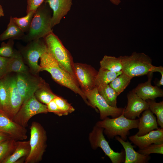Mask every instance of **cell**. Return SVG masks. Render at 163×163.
Wrapping results in <instances>:
<instances>
[{"label": "cell", "instance_id": "6da1fadb", "mask_svg": "<svg viewBox=\"0 0 163 163\" xmlns=\"http://www.w3.org/2000/svg\"><path fill=\"white\" fill-rule=\"evenodd\" d=\"M48 4L44 2L35 11L28 31L22 40L26 42L44 38L53 32L51 26L52 14Z\"/></svg>", "mask_w": 163, "mask_h": 163}, {"label": "cell", "instance_id": "7a4b0ae2", "mask_svg": "<svg viewBox=\"0 0 163 163\" xmlns=\"http://www.w3.org/2000/svg\"><path fill=\"white\" fill-rule=\"evenodd\" d=\"M139 119L129 120L126 118L123 113L119 117L110 118L108 117L97 122V126L104 128L103 133L109 139H113L120 136L123 140L126 141L127 136L130 134L129 130L138 128Z\"/></svg>", "mask_w": 163, "mask_h": 163}, {"label": "cell", "instance_id": "3957f363", "mask_svg": "<svg viewBox=\"0 0 163 163\" xmlns=\"http://www.w3.org/2000/svg\"><path fill=\"white\" fill-rule=\"evenodd\" d=\"M43 39L47 52L57 61L62 69L68 72L77 80L74 72V63L72 57L58 37L52 32Z\"/></svg>", "mask_w": 163, "mask_h": 163}, {"label": "cell", "instance_id": "277c9868", "mask_svg": "<svg viewBox=\"0 0 163 163\" xmlns=\"http://www.w3.org/2000/svg\"><path fill=\"white\" fill-rule=\"evenodd\" d=\"M119 57L122 64L123 72L132 78L147 75L153 66L151 59L143 53L134 52L130 56Z\"/></svg>", "mask_w": 163, "mask_h": 163}, {"label": "cell", "instance_id": "5b68a950", "mask_svg": "<svg viewBox=\"0 0 163 163\" xmlns=\"http://www.w3.org/2000/svg\"><path fill=\"white\" fill-rule=\"evenodd\" d=\"M30 151L25 159V163H37L40 161L47 146L46 132L39 123L34 121L30 128Z\"/></svg>", "mask_w": 163, "mask_h": 163}, {"label": "cell", "instance_id": "8992f818", "mask_svg": "<svg viewBox=\"0 0 163 163\" xmlns=\"http://www.w3.org/2000/svg\"><path fill=\"white\" fill-rule=\"evenodd\" d=\"M25 64L28 65L32 72L38 74L41 68L38 64V60L44 53L47 52V46L43 38L35 40L19 50Z\"/></svg>", "mask_w": 163, "mask_h": 163}, {"label": "cell", "instance_id": "52a82bcc", "mask_svg": "<svg viewBox=\"0 0 163 163\" xmlns=\"http://www.w3.org/2000/svg\"><path fill=\"white\" fill-rule=\"evenodd\" d=\"M104 128L95 125L89 135V141L91 148L96 150L100 147L112 163H124L125 160L124 150L116 152L110 147L103 135Z\"/></svg>", "mask_w": 163, "mask_h": 163}, {"label": "cell", "instance_id": "ba28073f", "mask_svg": "<svg viewBox=\"0 0 163 163\" xmlns=\"http://www.w3.org/2000/svg\"><path fill=\"white\" fill-rule=\"evenodd\" d=\"M48 112L46 105L38 101L34 94L23 103L12 120L26 128L28 126V122L32 117Z\"/></svg>", "mask_w": 163, "mask_h": 163}, {"label": "cell", "instance_id": "9c48e42d", "mask_svg": "<svg viewBox=\"0 0 163 163\" xmlns=\"http://www.w3.org/2000/svg\"><path fill=\"white\" fill-rule=\"evenodd\" d=\"M45 82L37 74L34 73L30 70L25 72L17 73L16 85L23 103L33 95L35 91Z\"/></svg>", "mask_w": 163, "mask_h": 163}, {"label": "cell", "instance_id": "30bf717a", "mask_svg": "<svg viewBox=\"0 0 163 163\" xmlns=\"http://www.w3.org/2000/svg\"><path fill=\"white\" fill-rule=\"evenodd\" d=\"M83 91L92 107L97 111L98 110L101 120L109 116L112 118H116L123 113L125 108L114 107L110 106L99 94L96 87L92 90Z\"/></svg>", "mask_w": 163, "mask_h": 163}, {"label": "cell", "instance_id": "8fae6325", "mask_svg": "<svg viewBox=\"0 0 163 163\" xmlns=\"http://www.w3.org/2000/svg\"><path fill=\"white\" fill-rule=\"evenodd\" d=\"M43 71L49 72L53 78L57 82L79 95L85 103L92 107L84 92L79 87L77 81L68 72L62 69L59 66L46 68Z\"/></svg>", "mask_w": 163, "mask_h": 163}, {"label": "cell", "instance_id": "7c38bea8", "mask_svg": "<svg viewBox=\"0 0 163 163\" xmlns=\"http://www.w3.org/2000/svg\"><path fill=\"white\" fill-rule=\"evenodd\" d=\"M76 80L83 91L92 90L96 87L95 81L98 72L91 66L78 62L74 63Z\"/></svg>", "mask_w": 163, "mask_h": 163}, {"label": "cell", "instance_id": "4fadbf2b", "mask_svg": "<svg viewBox=\"0 0 163 163\" xmlns=\"http://www.w3.org/2000/svg\"><path fill=\"white\" fill-rule=\"evenodd\" d=\"M127 104L123 112L124 116L129 120L139 118L140 114L144 110L149 109L147 102L143 100L133 90L127 95Z\"/></svg>", "mask_w": 163, "mask_h": 163}, {"label": "cell", "instance_id": "5bb4252c", "mask_svg": "<svg viewBox=\"0 0 163 163\" xmlns=\"http://www.w3.org/2000/svg\"><path fill=\"white\" fill-rule=\"evenodd\" d=\"M0 131L10 135L15 140L27 138V130L10 119L3 110L0 109Z\"/></svg>", "mask_w": 163, "mask_h": 163}, {"label": "cell", "instance_id": "9a60e30c", "mask_svg": "<svg viewBox=\"0 0 163 163\" xmlns=\"http://www.w3.org/2000/svg\"><path fill=\"white\" fill-rule=\"evenodd\" d=\"M9 94V104L7 115L12 120L23 103L16 83V76L6 77Z\"/></svg>", "mask_w": 163, "mask_h": 163}, {"label": "cell", "instance_id": "2e32d148", "mask_svg": "<svg viewBox=\"0 0 163 163\" xmlns=\"http://www.w3.org/2000/svg\"><path fill=\"white\" fill-rule=\"evenodd\" d=\"M153 73L149 72L147 75L148 80L144 83L139 84L132 90L144 100L148 99L155 100L158 97L163 96V91L157 86H152L151 83Z\"/></svg>", "mask_w": 163, "mask_h": 163}, {"label": "cell", "instance_id": "e0dca14e", "mask_svg": "<svg viewBox=\"0 0 163 163\" xmlns=\"http://www.w3.org/2000/svg\"><path fill=\"white\" fill-rule=\"evenodd\" d=\"M53 11L51 26L59 24L61 19L70 10L72 4V0H45Z\"/></svg>", "mask_w": 163, "mask_h": 163}, {"label": "cell", "instance_id": "ac0fdd59", "mask_svg": "<svg viewBox=\"0 0 163 163\" xmlns=\"http://www.w3.org/2000/svg\"><path fill=\"white\" fill-rule=\"evenodd\" d=\"M129 138L139 149H142L153 143H163V128H158L142 136H138L135 134Z\"/></svg>", "mask_w": 163, "mask_h": 163}, {"label": "cell", "instance_id": "d6986e66", "mask_svg": "<svg viewBox=\"0 0 163 163\" xmlns=\"http://www.w3.org/2000/svg\"><path fill=\"white\" fill-rule=\"evenodd\" d=\"M115 138L124 149L125 153L124 163H147L150 159L149 155H143L136 151L134 149L135 146L129 141H124L118 136H115Z\"/></svg>", "mask_w": 163, "mask_h": 163}, {"label": "cell", "instance_id": "ffe728a7", "mask_svg": "<svg viewBox=\"0 0 163 163\" xmlns=\"http://www.w3.org/2000/svg\"><path fill=\"white\" fill-rule=\"evenodd\" d=\"M139 120V131L136 134L138 136H143L158 128L156 117L149 109L142 112Z\"/></svg>", "mask_w": 163, "mask_h": 163}, {"label": "cell", "instance_id": "44dd1931", "mask_svg": "<svg viewBox=\"0 0 163 163\" xmlns=\"http://www.w3.org/2000/svg\"><path fill=\"white\" fill-rule=\"evenodd\" d=\"M29 71V69L25 64L19 51L15 50L13 55L9 58L8 61L6 74L11 72L17 73L25 72Z\"/></svg>", "mask_w": 163, "mask_h": 163}, {"label": "cell", "instance_id": "7402d4cb", "mask_svg": "<svg viewBox=\"0 0 163 163\" xmlns=\"http://www.w3.org/2000/svg\"><path fill=\"white\" fill-rule=\"evenodd\" d=\"M30 151L29 140L17 142V145L14 152L3 161L4 163H14L20 158L26 156Z\"/></svg>", "mask_w": 163, "mask_h": 163}, {"label": "cell", "instance_id": "603a6c76", "mask_svg": "<svg viewBox=\"0 0 163 163\" xmlns=\"http://www.w3.org/2000/svg\"><path fill=\"white\" fill-rule=\"evenodd\" d=\"M24 34V33L16 24L13 17L11 16L7 29L0 35V40L8 39L22 40Z\"/></svg>", "mask_w": 163, "mask_h": 163}, {"label": "cell", "instance_id": "cb8c5ba5", "mask_svg": "<svg viewBox=\"0 0 163 163\" xmlns=\"http://www.w3.org/2000/svg\"><path fill=\"white\" fill-rule=\"evenodd\" d=\"M97 88L99 94L110 106L117 107V97L118 95L109 84L100 85Z\"/></svg>", "mask_w": 163, "mask_h": 163}, {"label": "cell", "instance_id": "d4e9b609", "mask_svg": "<svg viewBox=\"0 0 163 163\" xmlns=\"http://www.w3.org/2000/svg\"><path fill=\"white\" fill-rule=\"evenodd\" d=\"M122 72V70L114 72L100 67L95 79L96 87H97L100 85L109 84Z\"/></svg>", "mask_w": 163, "mask_h": 163}, {"label": "cell", "instance_id": "484cf974", "mask_svg": "<svg viewBox=\"0 0 163 163\" xmlns=\"http://www.w3.org/2000/svg\"><path fill=\"white\" fill-rule=\"evenodd\" d=\"M101 68L114 72H118L122 69V64L119 57L104 56L100 62Z\"/></svg>", "mask_w": 163, "mask_h": 163}, {"label": "cell", "instance_id": "4316f807", "mask_svg": "<svg viewBox=\"0 0 163 163\" xmlns=\"http://www.w3.org/2000/svg\"><path fill=\"white\" fill-rule=\"evenodd\" d=\"M34 95L38 101L46 105L57 96L52 92L48 84L46 82L35 91Z\"/></svg>", "mask_w": 163, "mask_h": 163}, {"label": "cell", "instance_id": "83f0119b", "mask_svg": "<svg viewBox=\"0 0 163 163\" xmlns=\"http://www.w3.org/2000/svg\"><path fill=\"white\" fill-rule=\"evenodd\" d=\"M132 78L123 72L109 84L119 95L128 85Z\"/></svg>", "mask_w": 163, "mask_h": 163}, {"label": "cell", "instance_id": "f1b7e54d", "mask_svg": "<svg viewBox=\"0 0 163 163\" xmlns=\"http://www.w3.org/2000/svg\"><path fill=\"white\" fill-rule=\"evenodd\" d=\"M146 101L149 104V109L156 116L158 125L163 128V101L156 102L155 100L151 99Z\"/></svg>", "mask_w": 163, "mask_h": 163}, {"label": "cell", "instance_id": "f546056e", "mask_svg": "<svg viewBox=\"0 0 163 163\" xmlns=\"http://www.w3.org/2000/svg\"><path fill=\"white\" fill-rule=\"evenodd\" d=\"M9 104V94L6 78L0 79V105L7 113Z\"/></svg>", "mask_w": 163, "mask_h": 163}, {"label": "cell", "instance_id": "4dcf8cb0", "mask_svg": "<svg viewBox=\"0 0 163 163\" xmlns=\"http://www.w3.org/2000/svg\"><path fill=\"white\" fill-rule=\"evenodd\" d=\"M17 142L12 138H9L0 144V161L6 158L14 152Z\"/></svg>", "mask_w": 163, "mask_h": 163}, {"label": "cell", "instance_id": "1f68e13d", "mask_svg": "<svg viewBox=\"0 0 163 163\" xmlns=\"http://www.w3.org/2000/svg\"><path fill=\"white\" fill-rule=\"evenodd\" d=\"M35 11H30L22 17H13L14 22L24 33H27L29 29Z\"/></svg>", "mask_w": 163, "mask_h": 163}, {"label": "cell", "instance_id": "d6a6232c", "mask_svg": "<svg viewBox=\"0 0 163 163\" xmlns=\"http://www.w3.org/2000/svg\"><path fill=\"white\" fill-rule=\"evenodd\" d=\"M63 115H66L75 111V108L63 98L56 96L54 99Z\"/></svg>", "mask_w": 163, "mask_h": 163}, {"label": "cell", "instance_id": "836d02e7", "mask_svg": "<svg viewBox=\"0 0 163 163\" xmlns=\"http://www.w3.org/2000/svg\"><path fill=\"white\" fill-rule=\"evenodd\" d=\"M14 41L10 39L7 43L2 42L0 47V56L10 58L14 55L15 50L14 49Z\"/></svg>", "mask_w": 163, "mask_h": 163}, {"label": "cell", "instance_id": "e575fe53", "mask_svg": "<svg viewBox=\"0 0 163 163\" xmlns=\"http://www.w3.org/2000/svg\"><path fill=\"white\" fill-rule=\"evenodd\" d=\"M138 152L145 155H149L151 153L163 154V143H153L142 149H139Z\"/></svg>", "mask_w": 163, "mask_h": 163}, {"label": "cell", "instance_id": "d590c367", "mask_svg": "<svg viewBox=\"0 0 163 163\" xmlns=\"http://www.w3.org/2000/svg\"><path fill=\"white\" fill-rule=\"evenodd\" d=\"M45 0H27L26 13L35 11Z\"/></svg>", "mask_w": 163, "mask_h": 163}, {"label": "cell", "instance_id": "8d00e7d4", "mask_svg": "<svg viewBox=\"0 0 163 163\" xmlns=\"http://www.w3.org/2000/svg\"><path fill=\"white\" fill-rule=\"evenodd\" d=\"M46 106L48 112L53 113L59 116L63 115L54 99L47 104Z\"/></svg>", "mask_w": 163, "mask_h": 163}, {"label": "cell", "instance_id": "74e56055", "mask_svg": "<svg viewBox=\"0 0 163 163\" xmlns=\"http://www.w3.org/2000/svg\"><path fill=\"white\" fill-rule=\"evenodd\" d=\"M9 58L0 56V79L6 74V69Z\"/></svg>", "mask_w": 163, "mask_h": 163}, {"label": "cell", "instance_id": "f35d334b", "mask_svg": "<svg viewBox=\"0 0 163 163\" xmlns=\"http://www.w3.org/2000/svg\"><path fill=\"white\" fill-rule=\"evenodd\" d=\"M154 72H159L161 75L160 80L158 82L156 85L158 87H160L163 85V67L162 66L157 67L153 66L150 72L153 73Z\"/></svg>", "mask_w": 163, "mask_h": 163}, {"label": "cell", "instance_id": "ab89813d", "mask_svg": "<svg viewBox=\"0 0 163 163\" xmlns=\"http://www.w3.org/2000/svg\"><path fill=\"white\" fill-rule=\"evenodd\" d=\"M11 138L12 137L9 134L0 131V144Z\"/></svg>", "mask_w": 163, "mask_h": 163}, {"label": "cell", "instance_id": "60d3db41", "mask_svg": "<svg viewBox=\"0 0 163 163\" xmlns=\"http://www.w3.org/2000/svg\"><path fill=\"white\" fill-rule=\"evenodd\" d=\"M110 2L113 4L117 5L121 2L120 0H110Z\"/></svg>", "mask_w": 163, "mask_h": 163}, {"label": "cell", "instance_id": "b9f144b4", "mask_svg": "<svg viewBox=\"0 0 163 163\" xmlns=\"http://www.w3.org/2000/svg\"><path fill=\"white\" fill-rule=\"evenodd\" d=\"M4 13L2 7L1 5H0V17L4 16Z\"/></svg>", "mask_w": 163, "mask_h": 163}]
</instances>
